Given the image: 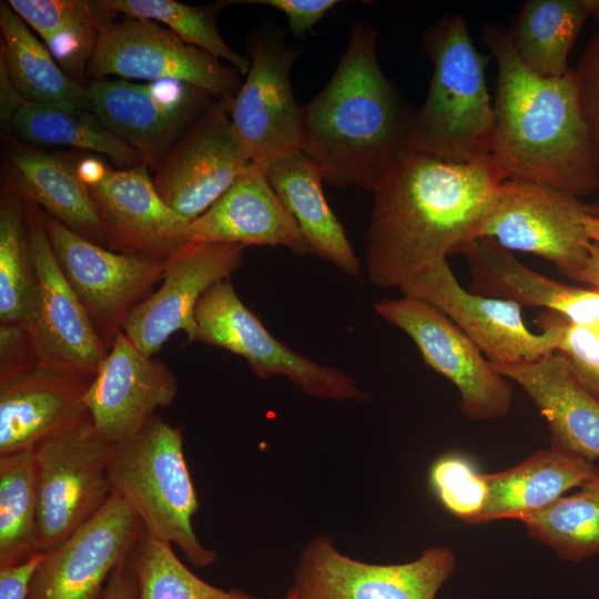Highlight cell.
Instances as JSON below:
<instances>
[{
    "label": "cell",
    "mask_w": 599,
    "mask_h": 599,
    "mask_svg": "<svg viewBox=\"0 0 599 599\" xmlns=\"http://www.w3.org/2000/svg\"><path fill=\"white\" fill-rule=\"evenodd\" d=\"M74 165L97 206L106 248L166 260L191 242L190 222L163 201L146 164L114 169L84 155Z\"/></svg>",
    "instance_id": "4fadbf2b"
},
{
    "label": "cell",
    "mask_w": 599,
    "mask_h": 599,
    "mask_svg": "<svg viewBox=\"0 0 599 599\" xmlns=\"http://www.w3.org/2000/svg\"><path fill=\"white\" fill-rule=\"evenodd\" d=\"M230 119V101L215 99L153 170L163 201L192 222L251 165Z\"/></svg>",
    "instance_id": "e0dca14e"
},
{
    "label": "cell",
    "mask_w": 599,
    "mask_h": 599,
    "mask_svg": "<svg viewBox=\"0 0 599 599\" xmlns=\"http://www.w3.org/2000/svg\"><path fill=\"white\" fill-rule=\"evenodd\" d=\"M93 378L75 367L38 358L0 369V457L33 451L90 416L84 395Z\"/></svg>",
    "instance_id": "d6986e66"
},
{
    "label": "cell",
    "mask_w": 599,
    "mask_h": 599,
    "mask_svg": "<svg viewBox=\"0 0 599 599\" xmlns=\"http://www.w3.org/2000/svg\"><path fill=\"white\" fill-rule=\"evenodd\" d=\"M484 41L498 64L490 158L504 180L536 183L582 197L599 190V166L573 69L542 78L517 57L507 28L488 23Z\"/></svg>",
    "instance_id": "3957f363"
},
{
    "label": "cell",
    "mask_w": 599,
    "mask_h": 599,
    "mask_svg": "<svg viewBox=\"0 0 599 599\" xmlns=\"http://www.w3.org/2000/svg\"><path fill=\"white\" fill-rule=\"evenodd\" d=\"M485 479L487 496L474 524L500 519L520 521L566 491L599 480V466L550 445L511 468L485 474Z\"/></svg>",
    "instance_id": "4316f807"
},
{
    "label": "cell",
    "mask_w": 599,
    "mask_h": 599,
    "mask_svg": "<svg viewBox=\"0 0 599 599\" xmlns=\"http://www.w3.org/2000/svg\"><path fill=\"white\" fill-rule=\"evenodd\" d=\"M455 568L447 547L426 548L409 562L367 564L319 535L302 551L291 588L297 599H435Z\"/></svg>",
    "instance_id": "5bb4252c"
},
{
    "label": "cell",
    "mask_w": 599,
    "mask_h": 599,
    "mask_svg": "<svg viewBox=\"0 0 599 599\" xmlns=\"http://www.w3.org/2000/svg\"><path fill=\"white\" fill-rule=\"evenodd\" d=\"M41 293L29 247L26 202L3 191L0 201V325L37 324Z\"/></svg>",
    "instance_id": "d6a6232c"
},
{
    "label": "cell",
    "mask_w": 599,
    "mask_h": 599,
    "mask_svg": "<svg viewBox=\"0 0 599 599\" xmlns=\"http://www.w3.org/2000/svg\"><path fill=\"white\" fill-rule=\"evenodd\" d=\"M527 394L546 419L550 445L583 459L599 458V398L559 352L530 362L494 365Z\"/></svg>",
    "instance_id": "d4e9b609"
},
{
    "label": "cell",
    "mask_w": 599,
    "mask_h": 599,
    "mask_svg": "<svg viewBox=\"0 0 599 599\" xmlns=\"http://www.w3.org/2000/svg\"><path fill=\"white\" fill-rule=\"evenodd\" d=\"M468 262L470 292L518 304L546 308L569 323L599 333V290L560 283L522 264L491 237L480 236L460 251Z\"/></svg>",
    "instance_id": "cb8c5ba5"
},
{
    "label": "cell",
    "mask_w": 599,
    "mask_h": 599,
    "mask_svg": "<svg viewBox=\"0 0 599 599\" xmlns=\"http://www.w3.org/2000/svg\"><path fill=\"white\" fill-rule=\"evenodd\" d=\"M2 190L41 206L74 233L105 247L97 206L74 160L10 138Z\"/></svg>",
    "instance_id": "484cf974"
},
{
    "label": "cell",
    "mask_w": 599,
    "mask_h": 599,
    "mask_svg": "<svg viewBox=\"0 0 599 599\" xmlns=\"http://www.w3.org/2000/svg\"><path fill=\"white\" fill-rule=\"evenodd\" d=\"M177 380L159 358L140 351L121 331L84 395L98 433L109 443L138 432L177 397Z\"/></svg>",
    "instance_id": "44dd1931"
},
{
    "label": "cell",
    "mask_w": 599,
    "mask_h": 599,
    "mask_svg": "<svg viewBox=\"0 0 599 599\" xmlns=\"http://www.w3.org/2000/svg\"><path fill=\"white\" fill-rule=\"evenodd\" d=\"M246 79L230 101L233 132L252 164L266 169L302 152V105L294 98L291 71L300 48L274 31L258 32L248 48Z\"/></svg>",
    "instance_id": "30bf717a"
},
{
    "label": "cell",
    "mask_w": 599,
    "mask_h": 599,
    "mask_svg": "<svg viewBox=\"0 0 599 599\" xmlns=\"http://www.w3.org/2000/svg\"><path fill=\"white\" fill-rule=\"evenodd\" d=\"M233 67L184 42L158 22L125 18L100 35L88 75L148 81L175 80L196 87L215 99L231 101L242 82Z\"/></svg>",
    "instance_id": "9a60e30c"
},
{
    "label": "cell",
    "mask_w": 599,
    "mask_h": 599,
    "mask_svg": "<svg viewBox=\"0 0 599 599\" xmlns=\"http://www.w3.org/2000/svg\"><path fill=\"white\" fill-rule=\"evenodd\" d=\"M284 599H297L296 595L294 593V591L292 590V588H290V590L287 591L286 596L284 597Z\"/></svg>",
    "instance_id": "7dc6e473"
},
{
    "label": "cell",
    "mask_w": 599,
    "mask_h": 599,
    "mask_svg": "<svg viewBox=\"0 0 599 599\" xmlns=\"http://www.w3.org/2000/svg\"><path fill=\"white\" fill-rule=\"evenodd\" d=\"M146 535L115 494L83 525L44 551L27 599H102L105 581Z\"/></svg>",
    "instance_id": "2e32d148"
},
{
    "label": "cell",
    "mask_w": 599,
    "mask_h": 599,
    "mask_svg": "<svg viewBox=\"0 0 599 599\" xmlns=\"http://www.w3.org/2000/svg\"><path fill=\"white\" fill-rule=\"evenodd\" d=\"M577 281L590 284L599 290V244H591L588 260Z\"/></svg>",
    "instance_id": "f6af8a7d"
},
{
    "label": "cell",
    "mask_w": 599,
    "mask_h": 599,
    "mask_svg": "<svg viewBox=\"0 0 599 599\" xmlns=\"http://www.w3.org/2000/svg\"><path fill=\"white\" fill-rule=\"evenodd\" d=\"M8 3L41 37L62 70L85 85L99 38L116 16L105 0H9Z\"/></svg>",
    "instance_id": "f1b7e54d"
},
{
    "label": "cell",
    "mask_w": 599,
    "mask_h": 599,
    "mask_svg": "<svg viewBox=\"0 0 599 599\" xmlns=\"http://www.w3.org/2000/svg\"><path fill=\"white\" fill-rule=\"evenodd\" d=\"M196 339L243 357L260 378L281 375L308 396L363 400L367 394L345 373L321 365L276 339L240 300L230 280L207 290L195 308Z\"/></svg>",
    "instance_id": "8992f818"
},
{
    "label": "cell",
    "mask_w": 599,
    "mask_h": 599,
    "mask_svg": "<svg viewBox=\"0 0 599 599\" xmlns=\"http://www.w3.org/2000/svg\"><path fill=\"white\" fill-rule=\"evenodd\" d=\"M244 3L263 4L282 11L288 30L295 37H304L331 11L337 0H246Z\"/></svg>",
    "instance_id": "60d3db41"
},
{
    "label": "cell",
    "mask_w": 599,
    "mask_h": 599,
    "mask_svg": "<svg viewBox=\"0 0 599 599\" xmlns=\"http://www.w3.org/2000/svg\"><path fill=\"white\" fill-rule=\"evenodd\" d=\"M131 558L139 599H261L204 581L180 560L171 544L148 535L136 544Z\"/></svg>",
    "instance_id": "8d00e7d4"
},
{
    "label": "cell",
    "mask_w": 599,
    "mask_h": 599,
    "mask_svg": "<svg viewBox=\"0 0 599 599\" xmlns=\"http://www.w3.org/2000/svg\"><path fill=\"white\" fill-rule=\"evenodd\" d=\"M433 63L428 93L417 109L408 152L458 164L490 158L495 115L486 82L489 57L479 52L460 14L423 35Z\"/></svg>",
    "instance_id": "277c9868"
},
{
    "label": "cell",
    "mask_w": 599,
    "mask_h": 599,
    "mask_svg": "<svg viewBox=\"0 0 599 599\" xmlns=\"http://www.w3.org/2000/svg\"><path fill=\"white\" fill-rule=\"evenodd\" d=\"M504 181L491 158L458 164L410 154L374 192L368 281L398 290L416 273L477 237Z\"/></svg>",
    "instance_id": "6da1fadb"
},
{
    "label": "cell",
    "mask_w": 599,
    "mask_h": 599,
    "mask_svg": "<svg viewBox=\"0 0 599 599\" xmlns=\"http://www.w3.org/2000/svg\"><path fill=\"white\" fill-rule=\"evenodd\" d=\"M599 335V333H597Z\"/></svg>",
    "instance_id": "c3c4849f"
},
{
    "label": "cell",
    "mask_w": 599,
    "mask_h": 599,
    "mask_svg": "<svg viewBox=\"0 0 599 599\" xmlns=\"http://www.w3.org/2000/svg\"><path fill=\"white\" fill-rule=\"evenodd\" d=\"M528 535L567 561L599 555V480L561 496L520 520Z\"/></svg>",
    "instance_id": "e575fe53"
},
{
    "label": "cell",
    "mask_w": 599,
    "mask_h": 599,
    "mask_svg": "<svg viewBox=\"0 0 599 599\" xmlns=\"http://www.w3.org/2000/svg\"><path fill=\"white\" fill-rule=\"evenodd\" d=\"M374 311L403 331L424 363L456 387L459 409L467 418L490 420L508 414L512 403L510 383L445 314L404 295L375 303Z\"/></svg>",
    "instance_id": "7c38bea8"
},
{
    "label": "cell",
    "mask_w": 599,
    "mask_h": 599,
    "mask_svg": "<svg viewBox=\"0 0 599 599\" xmlns=\"http://www.w3.org/2000/svg\"><path fill=\"white\" fill-rule=\"evenodd\" d=\"M585 227L590 241L599 244V202L588 204V213L585 217Z\"/></svg>",
    "instance_id": "bcb514c9"
},
{
    "label": "cell",
    "mask_w": 599,
    "mask_h": 599,
    "mask_svg": "<svg viewBox=\"0 0 599 599\" xmlns=\"http://www.w3.org/2000/svg\"><path fill=\"white\" fill-rule=\"evenodd\" d=\"M102 599H139L138 581L131 554L110 576Z\"/></svg>",
    "instance_id": "7bdbcfd3"
},
{
    "label": "cell",
    "mask_w": 599,
    "mask_h": 599,
    "mask_svg": "<svg viewBox=\"0 0 599 599\" xmlns=\"http://www.w3.org/2000/svg\"><path fill=\"white\" fill-rule=\"evenodd\" d=\"M244 248L234 243L189 242L166 260L160 287L128 317L124 335L149 356L179 331L195 342L199 301L213 285L230 280L243 263Z\"/></svg>",
    "instance_id": "ffe728a7"
},
{
    "label": "cell",
    "mask_w": 599,
    "mask_h": 599,
    "mask_svg": "<svg viewBox=\"0 0 599 599\" xmlns=\"http://www.w3.org/2000/svg\"><path fill=\"white\" fill-rule=\"evenodd\" d=\"M589 18L591 0H527L508 29L510 41L531 72L562 77L571 70L570 51Z\"/></svg>",
    "instance_id": "4dcf8cb0"
},
{
    "label": "cell",
    "mask_w": 599,
    "mask_h": 599,
    "mask_svg": "<svg viewBox=\"0 0 599 599\" xmlns=\"http://www.w3.org/2000/svg\"><path fill=\"white\" fill-rule=\"evenodd\" d=\"M592 18L599 27V0H591ZM578 100L599 166V29L589 40L573 69Z\"/></svg>",
    "instance_id": "f35d334b"
},
{
    "label": "cell",
    "mask_w": 599,
    "mask_h": 599,
    "mask_svg": "<svg viewBox=\"0 0 599 599\" xmlns=\"http://www.w3.org/2000/svg\"><path fill=\"white\" fill-rule=\"evenodd\" d=\"M43 552L39 532L35 457L24 451L0 457V568Z\"/></svg>",
    "instance_id": "836d02e7"
},
{
    "label": "cell",
    "mask_w": 599,
    "mask_h": 599,
    "mask_svg": "<svg viewBox=\"0 0 599 599\" xmlns=\"http://www.w3.org/2000/svg\"><path fill=\"white\" fill-rule=\"evenodd\" d=\"M266 175L313 253L358 278L362 264L326 201L324 180L318 169L303 152H298L271 164Z\"/></svg>",
    "instance_id": "83f0119b"
},
{
    "label": "cell",
    "mask_w": 599,
    "mask_h": 599,
    "mask_svg": "<svg viewBox=\"0 0 599 599\" xmlns=\"http://www.w3.org/2000/svg\"><path fill=\"white\" fill-rule=\"evenodd\" d=\"M29 247L37 272L41 305L30 333L38 359L69 365L95 375L108 355L52 250L42 210L26 203Z\"/></svg>",
    "instance_id": "7402d4cb"
},
{
    "label": "cell",
    "mask_w": 599,
    "mask_h": 599,
    "mask_svg": "<svg viewBox=\"0 0 599 599\" xmlns=\"http://www.w3.org/2000/svg\"><path fill=\"white\" fill-rule=\"evenodd\" d=\"M112 444L90 416L41 443L34 450L41 550L48 551L89 520L111 496Z\"/></svg>",
    "instance_id": "ba28073f"
},
{
    "label": "cell",
    "mask_w": 599,
    "mask_h": 599,
    "mask_svg": "<svg viewBox=\"0 0 599 599\" xmlns=\"http://www.w3.org/2000/svg\"><path fill=\"white\" fill-rule=\"evenodd\" d=\"M429 483L441 505L465 524H474L486 496L485 474L466 456L449 453L438 457L429 470Z\"/></svg>",
    "instance_id": "74e56055"
},
{
    "label": "cell",
    "mask_w": 599,
    "mask_h": 599,
    "mask_svg": "<svg viewBox=\"0 0 599 599\" xmlns=\"http://www.w3.org/2000/svg\"><path fill=\"white\" fill-rule=\"evenodd\" d=\"M377 32L355 22L326 85L302 105V152L324 182L375 192L409 155L415 109L385 77Z\"/></svg>",
    "instance_id": "7a4b0ae2"
},
{
    "label": "cell",
    "mask_w": 599,
    "mask_h": 599,
    "mask_svg": "<svg viewBox=\"0 0 599 599\" xmlns=\"http://www.w3.org/2000/svg\"><path fill=\"white\" fill-rule=\"evenodd\" d=\"M587 213L588 204L577 196L536 183L504 180L477 237H491L511 252L539 256L577 281L592 244L585 227Z\"/></svg>",
    "instance_id": "9c48e42d"
},
{
    "label": "cell",
    "mask_w": 599,
    "mask_h": 599,
    "mask_svg": "<svg viewBox=\"0 0 599 599\" xmlns=\"http://www.w3.org/2000/svg\"><path fill=\"white\" fill-rule=\"evenodd\" d=\"M88 87L93 113L152 170L215 100L175 80L139 84L101 79Z\"/></svg>",
    "instance_id": "ac0fdd59"
},
{
    "label": "cell",
    "mask_w": 599,
    "mask_h": 599,
    "mask_svg": "<svg viewBox=\"0 0 599 599\" xmlns=\"http://www.w3.org/2000/svg\"><path fill=\"white\" fill-rule=\"evenodd\" d=\"M115 12L126 18L161 22L184 42L227 61L240 74L248 72L251 61L226 44L216 20L220 10L231 1H219L203 7L175 0H105Z\"/></svg>",
    "instance_id": "d590c367"
},
{
    "label": "cell",
    "mask_w": 599,
    "mask_h": 599,
    "mask_svg": "<svg viewBox=\"0 0 599 599\" xmlns=\"http://www.w3.org/2000/svg\"><path fill=\"white\" fill-rule=\"evenodd\" d=\"M189 235L195 242L283 246L295 255L313 253L266 171L254 164L206 212L190 222Z\"/></svg>",
    "instance_id": "603a6c76"
},
{
    "label": "cell",
    "mask_w": 599,
    "mask_h": 599,
    "mask_svg": "<svg viewBox=\"0 0 599 599\" xmlns=\"http://www.w3.org/2000/svg\"><path fill=\"white\" fill-rule=\"evenodd\" d=\"M9 133L32 146H70L105 155L119 169L146 164L138 151L89 111L26 103L17 112Z\"/></svg>",
    "instance_id": "1f68e13d"
},
{
    "label": "cell",
    "mask_w": 599,
    "mask_h": 599,
    "mask_svg": "<svg viewBox=\"0 0 599 599\" xmlns=\"http://www.w3.org/2000/svg\"><path fill=\"white\" fill-rule=\"evenodd\" d=\"M399 291L426 302L454 322L494 365L530 362L557 352L562 337V316L539 315L541 333L524 322L521 306L466 291L447 260L413 275Z\"/></svg>",
    "instance_id": "52a82bcc"
},
{
    "label": "cell",
    "mask_w": 599,
    "mask_h": 599,
    "mask_svg": "<svg viewBox=\"0 0 599 599\" xmlns=\"http://www.w3.org/2000/svg\"><path fill=\"white\" fill-rule=\"evenodd\" d=\"M26 103L10 77L3 57L0 55V120L6 132H9L17 112Z\"/></svg>",
    "instance_id": "ee69618b"
},
{
    "label": "cell",
    "mask_w": 599,
    "mask_h": 599,
    "mask_svg": "<svg viewBox=\"0 0 599 599\" xmlns=\"http://www.w3.org/2000/svg\"><path fill=\"white\" fill-rule=\"evenodd\" d=\"M57 261L109 351L131 313L162 281L166 260L126 255L98 245L42 210Z\"/></svg>",
    "instance_id": "8fae6325"
},
{
    "label": "cell",
    "mask_w": 599,
    "mask_h": 599,
    "mask_svg": "<svg viewBox=\"0 0 599 599\" xmlns=\"http://www.w3.org/2000/svg\"><path fill=\"white\" fill-rule=\"evenodd\" d=\"M0 55L27 103L93 112L89 87L62 70L8 1L0 2Z\"/></svg>",
    "instance_id": "f546056e"
},
{
    "label": "cell",
    "mask_w": 599,
    "mask_h": 599,
    "mask_svg": "<svg viewBox=\"0 0 599 599\" xmlns=\"http://www.w3.org/2000/svg\"><path fill=\"white\" fill-rule=\"evenodd\" d=\"M43 557L39 552L28 560L0 568V599H27L33 572Z\"/></svg>",
    "instance_id": "b9f144b4"
},
{
    "label": "cell",
    "mask_w": 599,
    "mask_h": 599,
    "mask_svg": "<svg viewBox=\"0 0 599 599\" xmlns=\"http://www.w3.org/2000/svg\"><path fill=\"white\" fill-rule=\"evenodd\" d=\"M571 365L581 384L599 398V335L562 317L558 349Z\"/></svg>",
    "instance_id": "ab89813d"
},
{
    "label": "cell",
    "mask_w": 599,
    "mask_h": 599,
    "mask_svg": "<svg viewBox=\"0 0 599 599\" xmlns=\"http://www.w3.org/2000/svg\"><path fill=\"white\" fill-rule=\"evenodd\" d=\"M108 476L112 494L132 509L148 536L176 546L194 567L214 564L216 552L201 544L193 528L199 500L181 427L153 415L112 444Z\"/></svg>",
    "instance_id": "5b68a950"
}]
</instances>
